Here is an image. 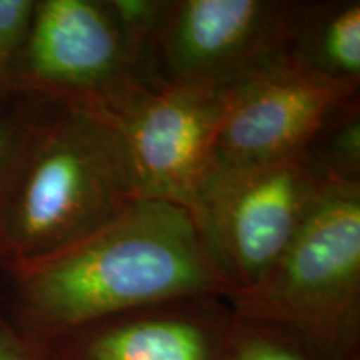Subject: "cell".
Wrapping results in <instances>:
<instances>
[{"mask_svg": "<svg viewBox=\"0 0 360 360\" xmlns=\"http://www.w3.org/2000/svg\"><path fill=\"white\" fill-rule=\"evenodd\" d=\"M39 112L37 103L25 102L0 115V227L13 177L37 122Z\"/></svg>", "mask_w": 360, "mask_h": 360, "instance_id": "obj_14", "label": "cell"}, {"mask_svg": "<svg viewBox=\"0 0 360 360\" xmlns=\"http://www.w3.org/2000/svg\"><path fill=\"white\" fill-rule=\"evenodd\" d=\"M146 89L102 0H35L12 96L110 120Z\"/></svg>", "mask_w": 360, "mask_h": 360, "instance_id": "obj_5", "label": "cell"}, {"mask_svg": "<svg viewBox=\"0 0 360 360\" xmlns=\"http://www.w3.org/2000/svg\"><path fill=\"white\" fill-rule=\"evenodd\" d=\"M142 199L120 135L85 112L40 109L0 227L4 267L74 244Z\"/></svg>", "mask_w": 360, "mask_h": 360, "instance_id": "obj_2", "label": "cell"}, {"mask_svg": "<svg viewBox=\"0 0 360 360\" xmlns=\"http://www.w3.org/2000/svg\"><path fill=\"white\" fill-rule=\"evenodd\" d=\"M225 89L167 84L137 94L110 122L120 135L142 199L192 214L215 172Z\"/></svg>", "mask_w": 360, "mask_h": 360, "instance_id": "obj_7", "label": "cell"}, {"mask_svg": "<svg viewBox=\"0 0 360 360\" xmlns=\"http://www.w3.org/2000/svg\"><path fill=\"white\" fill-rule=\"evenodd\" d=\"M0 360H42L15 323L0 314Z\"/></svg>", "mask_w": 360, "mask_h": 360, "instance_id": "obj_16", "label": "cell"}, {"mask_svg": "<svg viewBox=\"0 0 360 360\" xmlns=\"http://www.w3.org/2000/svg\"><path fill=\"white\" fill-rule=\"evenodd\" d=\"M236 321L224 297H184L107 315L32 345L42 360H227Z\"/></svg>", "mask_w": 360, "mask_h": 360, "instance_id": "obj_9", "label": "cell"}, {"mask_svg": "<svg viewBox=\"0 0 360 360\" xmlns=\"http://www.w3.org/2000/svg\"><path fill=\"white\" fill-rule=\"evenodd\" d=\"M309 152L332 180L360 182L359 97L340 107L310 142Z\"/></svg>", "mask_w": 360, "mask_h": 360, "instance_id": "obj_11", "label": "cell"}, {"mask_svg": "<svg viewBox=\"0 0 360 360\" xmlns=\"http://www.w3.org/2000/svg\"><path fill=\"white\" fill-rule=\"evenodd\" d=\"M6 269L17 290V328L34 345L107 315L236 290L193 215L155 199H137L74 244Z\"/></svg>", "mask_w": 360, "mask_h": 360, "instance_id": "obj_1", "label": "cell"}, {"mask_svg": "<svg viewBox=\"0 0 360 360\" xmlns=\"http://www.w3.org/2000/svg\"><path fill=\"white\" fill-rule=\"evenodd\" d=\"M147 87L148 58L169 0H102ZM152 89V87H150Z\"/></svg>", "mask_w": 360, "mask_h": 360, "instance_id": "obj_12", "label": "cell"}, {"mask_svg": "<svg viewBox=\"0 0 360 360\" xmlns=\"http://www.w3.org/2000/svg\"><path fill=\"white\" fill-rule=\"evenodd\" d=\"M237 317V315H236ZM227 360H326L282 328L238 319Z\"/></svg>", "mask_w": 360, "mask_h": 360, "instance_id": "obj_13", "label": "cell"}, {"mask_svg": "<svg viewBox=\"0 0 360 360\" xmlns=\"http://www.w3.org/2000/svg\"><path fill=\"white\" fill-rule=\"evenodd\" d=\"M332 182L309 148L264 164L215 169L192 215L236 290L267 276Z\"/></svg>", "mask_w": 360, "mask_h": 360, "instance_id": "obj_4", "label": "cell"}, {"mask_svg": "<svg viewBox=\"0 0 360 360\" xmlns=\"http://www.w3.org/2000/svg\"><path fill=\"white\" fill-rule=\"evenodd\" d=\"M35 0H0V105L12 97L11 77L29 32Z\"/></svg>", "mask_w": 360, "mask_h": 360, "instance_id": "obj_15", "label": "cell"}, {"mask_svg": "<svg viewBox=\"0 0 360 360\" xmlns=\"http://www.w3.org/2000/svg\"><path fill=\"white\" fill-rule=\"evenodd\" d=\"M359 85L285 57L225 89L215 165L247 167L305 150L327 120L359 97Z\"/></svg>", "mask_w": 360, "mask_h": 360, "instance_id": "obj_8", "label": "cell"}, {"mask_svg": "<svg viewBox=\"0 0 360 360\" xmlns=\"http://www.w3.org/2000/svg\"><path fill=\"white\" fill-rule=\"evenodd\" d=\"M238 319L289 332L326 360H359L360 182L334 180L282 257L227 297Z\"/></svg>", "mask_w": 360, "mask_h": 360, "instance_id": "obj_3", "label": "cell"}, {"mask_svg": "<svg viewBox=\"0 0 360 360\" xmlns=\"http://www.w3.org/2000/svg\"><path fill=\"white\" fill-rule=\"evenodd\" d=\"M297 2L169 0L148 58L152 89H229L290 57Z\"/></svg>", "mask_w": 360, "mask_h": 360, "instance_id": "obj_6", "label": "cell"}, {"mask_svg": "<svg viewBox=\"0 0 360 360\" xmlns=\"http://www.w3.org/2000/svg\"><path fill=\"white\" fill-rule=\"evenodd\" d=\"M290 57L326 77L360 84V2H297Z\"/></svg>", "mask_w": 360, "mask_h": 360, "instance_id": "obj_10", "label": "cell"}]
</instances>
